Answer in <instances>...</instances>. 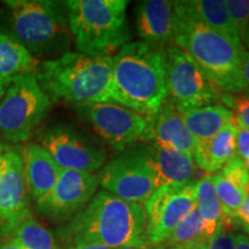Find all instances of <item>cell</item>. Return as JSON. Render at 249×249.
Returning <instances> with one entry per match:
<instances>
[{"instance_id": "19", "label": "cell", "mask_w": 249, "mask_h": 249, "mask_svg": "<svg viewBox=\"0 0 249 249\" xmlns=\"http://www.w3.org/2000/svg\"><path fill=\"white\" fill-rule=\"evenodd\" d=\"M150 150L157 189L170 183L191 181L197 166L192 156L155 144L150 145Z\"/></svg>"}, {"instance_id": "13", "label": "cell", "mask_w": 249, "mask_h": 249, "mask_svg": "<svg viewBox=\"0 0 249 249\" xmlns=\"http://www.w3.org/2000/svg\"><path fill=\"white\" fill-rule=\"evenodd\" d=\"M38 142L61 170L92 173L101 170L107 160L104 148L67 124H53L40 130Z\"/></svg>"}, {"instance_id": "3", "label": "cell", "mask_w": 249, "mask_h": 249, "mask_svg": "<svg viewBox=\"0 0 249 249\" xmlns=\"http://www.w3.org/2000/svg\"><path fill=\"white\" fill-rule=\"evenodd\" d=\"M164 50L130 42L112 57V103L148 119L160 111L167 98Z\"/></svg>"}, {"instance_id": "8", "label": "cell", "mask_w": 249, "mask_h": 249, "mask_svg": "<svg viewBox=\"0 0 249 249\" xmlns=\"http://www.w3.org/2000/svg\"><path fill=\"white\" fill-rule=\"evenodd\" d=\"M98 185L124 201L144 203L157 185L151 164L150 145L127 148L102 166Z\"/></svg>"}, {"instance_id": "41", "label": "cell", "mask_w": 249, "mask_h": 249, "mask_svg": "<svg viewBox=\"0 0 249 249\" xmlns=\"http://www.w3.org/2000/svg\"><path fill=\"white\" fill-rule=\"evenodd\" d=\"M245 163H246V165H247V169L249 170V158H247V160H245Z\"/></svg>"}, {"instance_id": "29", "label": "cell", "mask_w": 249, "mask_h": 249, "mask_svg": "<svg viewBox=\"0 0 249 249\" xmlns=\"http://www.w3.org/2000/svg\"><path fill=\"white\" fill-rule=\"evenodd\" d=\"M220 174L223 177H225L226 179H229L230 181L234 182L235 185H238L239 187H241V188L247 191L249 170L247 169V165H246L245 160L241 157H239L238 155L235 157H233L223 167Z\"/></svg>"}, {"instance_id": "10", "label": "cell", "mask_w": 249, "mask_h": 249, "mask_svg": "<svg viewBox=\"0 0 249 249\" xmlns=\"http://www.w3.org/2000/svg\"><path fill=\"white\" fill-rule=\"evenodd\" d=\"M21 148L0 143V240L11 239L33 216Z\"/></svg>"}, {"instance_id": "43", "label": "cell", "mask_w": 249, "mask_h": 249, "mask_svg": "<svg viewBox=\"0 0 249 249\" xmlns=\"http://www.w3.org/2000/svg\"><path fill=\"white\" fill-rule=\"evenodd\" d=\"M248 96H249V95H248Z\"/></svg>"}, {"instance_id": "35", "label": "cell", "mask_w": 249, "mask_h": 249, "mask_svg": "<svg viewBox=\"0 0 249 249\" xmlns=\"http://www.w3.org/2000/svg\"><path fill=\"white\" fill-rule=\"evenodd\" d=\"M0 249H23L18 246L13 239H7V240H0Z\"/></svg>"}, {"instance_id": "7", "label": "cell", "mask_w": 249, "mask_h": 249, "mask_svg": "<svg viewBox=\"0 0 249 249\" xmlns=\"http://www.w3.org/2000/svg\"><path fill=\"white\" fill-rule=\"evenodd\" d=\"M51 107V98L34 74L18 75L9 82L0 99V135L18 144L27 142Z\"/></svg>"}, {"instance_id": "28", "label": "cell", "mask_w": 249, "mask_h": 249, "mask_svg": "<svg viewBox=\"0 0 249 249\" xmlns=\"http://www.w3.org/2000/svg\"><path fill=\"white\" fill-rule=\"evenodd\" d=\"M225 4L233 27L241 40L249 24V0H226Z\"/></svg>"}, {"instance_id": "4", "label": "cell", "mask_w": 249, "mask_h": 249, "mask_svg": "<svg viewBox=\"0 0 249 249\" xmlns=\"http://www.w3.org/2000/svg\"><path fill=\"white\" fill-rule=\"evenodd\" d=\"M34 75L52 99L74 105L112 102V55L70 51L39 61Z\"/></svg>"}, {"instance_id": "34", "label": "cell", "mask_w": 249, "mask_h": 249, "mask_svg": "<svg viewBox=\"0 0 249 249\" xmlns=\"http://www.w3.org/2000/svg\"><path fill=\"white\" fill-rule=\"evenodd\" d=\"M234 249H249V236L245 234H235Z\"/></svg>"}, {"instance_id": "21", "label": "cell", "mask_w": 249, "mask_h": 249, "mask_svg": "<svg viewBox=\"0 0 249 249\" xmlns=\"http://www.w3.org/2000/svg\"><path fill=\"white\" fill-rule=\"evenodd\" d=\"M178 110L187 129L196 141L213 138L227 124H233L232 111L223 104Z\"/></svg>"}, {"instance_id": "11", "label": "cell", "mask_w": 249, "mask_h": 249, "mask_svg": "<svg viewBox=\"0 0 249 249\" xmlns=\"http://www.w3.org/2000/svg\"><path fill=\"white\" fill-rule=\"evenodd\" d=\"M143 207L147 214V242L158 247L196 208V182L161 186L152 193Z\"/></svg>"}, {"instance_id": "27", "label": "cell", "mask_w": 249, "mask_h": 249, "mask_svg": "<svg viewBox=\"0 0 249 249\" xmlns=\"http://www.w3.org/2000/svg\"><path fill=\"white\" fill-rule=\"evenodd\" d=\"M220 101L232 111L233 124L236 128L249 129V96L223 93Z\"/></svg>"}, {"instance_id": "40", "label": "cell", "mask_w": 249, "mask_h": 249, "mask_svg": "<svg viewBox=\"0 0 249 249\" xmlns=\"http://www.w3.org/2000/svg\"><path fill=\"white\" fill-rule=\"evenodd\" d=\"M244 230L246 231V233H248L249 234V225H244Z\"/></svg>"}, {"instance_id": "18", "label": "cell", "mask_w": 249, "mask_h": 249, "mask_svg": "<svg viewBox=\"0 0 249 249\" xmlns=\"http://www.w3.org/2000/svg\"><path fill=\"white\" fill-rule=\"evenodd\" d=\"M236 156V127L227 124L213 138L196 141L194 160L201 170L213 173Z\"/></svg>"}, {"instance_id": "39", "label": "cell", "mask_w": 249, "mask_h": 249, "mask_svg": "<svg viewBox=\"0 0 249 249\" xmlns=\"http://www.w3.org/2000/svg\"><path fill=\"white\" fill-rule=\"evenodd\" d=\"M6 88H7V86L4 85V83L0 81V99H1L2 96H4V93L6 91Z\"/></svg>"}, {"instance_id": "17", "label": "cell", "mask_w": 249, "mask_h": 249, "mask_svg": "<svg viewBox=\"0 0 249 249\" xmlns=\"http://www.w3.org/2000/svg\"><path fill=\"white\" fill-rule=\"evenodd\" d=\"M21 154L30 200L36 203L53 188L62 170L38 143H28Z\"/></svg>"}, {"instance_id": "15", "label": "cell", "mask_w": 249, "mask_h": 249, "mask_svg": "<svg viewBox=\"0 0 249 249\" xmlns=\"http://www.w3.org/2000/svg\"><path fill=\"white\" fill-rule=\"evenodd\" d=\"M142 141L181 151L194 158L196 140L187 129L178 107L170 98H166L154 117L149 118Z\"/></svg>"}, {"instance_id": "23", "label": "cell", "mask_w": 249, "mask_h": 249, "mask_svg": "<svg viewBox=\"0 0 249 249\" xmlns=\"http://www.w3.org/2000/svg\"><path fill=\"white\" fill-rule=\"evenodd\" d=\"M182 2L197 20L208 27L234 38H239L224 0H189Z\"/></svg>"}, {"instance_id": "14", "label": "cell", "mask_w": 249, "mask_h": 249, "mask_svg": "<svg viewBox=\"0 0 249 249\" xmlns=\"http://www.w3.org/2000/svg\"><path fill=\"white\" fill-rule=\"evenodd\" d=\"M97 187V176L93 173L62 170L53 188L36 202L35 210L51 222H70L91 201Z\"/></svg>"}, {"instance_id": "38", "label": "cell", "mask_w": 249, "mask_h": 249, "mask_svg": "<svg viewBox=\"0 0 249 249\" xmlns=\"http://www.w3.org/2000/svg\"><path fill=\"white\" fill-rule=\"evenodd\" d=\"M241 42H244L245 44H246V46H247V48L249 49V24H248L247 29H246V31H245L244 36H242Z\"/></svg>"}, {"instance_id": "25", "label": "cell", "mask_w": 249, "mask_h": 249, "mask_svg": "<svg viewBox=\"0 0 249 249\" xmlns=\"http://www.w3.org/2000/svg\"><path fill=\"white\" fill-rule=\"evenodd\" d=\"M210 239L205 233L203 222L195 208L178 226L174 229L167 240L160 245L161 248H173L178 246L194 245V244H208ZM160 247V246H158Z\"/></svg>"}, {"instance_id": "6", "label": "cell", "mask_w": 249, "mask_h": 249, "mask_svg": "<svg viewBox=\"0 0 249 249\" xmlns=\"http://www.w3.org/2000/svg\"><path fill=\"white\" fill-rule=\"evenodd\" d=\"M127 0L65 1L73 42L77 52L107 54L130 43Z\"/></svg>"}, {"instance_id": "31", "label": "cell", "mask_w": 249, "mask_h": 249, "mask_svg": "<svg viewBox=\"0 0 249 249\" xmlns=\"http://www.w3.org/2000/svg\"><path fill=\"white\" fill-rule=\"evenodd\" d=\"M236 155L244 160L249 158V129L236 128Z\"/></svg>"}, {"instance_id": "24", "label": "cell", "mask_w": 249, "mask_h": 249, "mask_svg": "<svg viewBox=\"0 0 249 249\" xmlns=\"http://www.w3.org/2000/svg\"><path fill=\"white\" fill-rule=\"evenodd\" d=\"M11 239L23 249H61L53 233L33 216L18 227Z\"/></svg>"}, {"instance_id": "37", "label": "cell", "mask_w": 249, "mask_h": 249, "mask_svg": "<svg viewBox=\"0 0 249 249\" xmlns=\"http://www.w3.org/2000/svg\"><path fill=\"white\" fill-rule=\"evenodd\" d=\"M207 244H194V245H186V246H178L169 249H205Z\"/></svg>"}, {"instance_id": "20", "label": "cell", "mask_w": 249, "mask_h": 249, "mask_svg": "<svg viewBox=\"0 0 249 249\" xmlns=\"http://www.w3.org/2000/svg\"><path fill=\"white\" fill-rule=\"evenodd\" d=\"M196 208L209 239L229 231L235 225V220H232L224 213L214 189L213 176H205L196 182Z\"/></svg>"}, {"instance_id": "26", "label": "cell", "mask_w": 249, "mask_h": 249, "mask_svg": "<svg viewBox=\"0 0 249 249\" xmlns=\"http://www.w3.org/2000/svg\"><path fill=\"white\" fill-rule=\"evenodd\" d=\"M213 181L224 213L232 220H235V222L239 220L236 213L247 197V191L235 185L234 182L230 181L220 173L213 176Z\"/></svg>"}, {"instance_id": "33", "label": "cell", "mask_w": 249, "mask_h": 249, "mask_svg": "<svg viewBox=\"0 0 249 249\" xmlns=\"http://www.w3.org/2000/svg\"><path fill=\"white\" fill-rule=\"evenodd\" d=\"M236 214H238L239 220L244 222V225H249V194L246 197L244 203L241 204V207L239 208Z\"/></svg>"}, {"instance_id": "9", "label": "cell", "mask_w": 249, "mask_h": 249, "mask_svg": "<svg viewBox=\"0 0 249 249\" xmlns=\"http://www.w3.org/2000/svg\"><path fill=\"white\" fill-rule=\"evenodd\" d=\"M164 52L167 97L177 107H202L219 101L222 90L186 52L176 45H169Z\"/></svg>"}, {"instance_id": "16", "label": "cell", "mask_w": 249, "mask_h": 249, "mask_svg": "<svg viewBox=\"0 0 249 249\" xmlns=\"http://www.w3.org/2000/svg\"><path fill=\"white\" fill-rule=\"evenodd\" d=\"M135 27L143 43L165 49L172 42L173 1L147 0L135 7Z\"/></svg>"}, {"instance_id": "1", "label": "cell", "mask_w": 249, "mask_h": 249, "mask_svg": "<svg viewBox=\"0 0 249 249\" xmlns=\"http://www.w3.org/2000/svg\"><path fill=\"white\" fill-rule=\"evenodd\" d=\"M145 232L143 204L124 201L103 189L81 213L59 227L57 236L67 247L101 245L111 249H143L149 247Z\"/></svg>"}, {"instance_id": "30", "label": "cell", "mask_w": 249, "mask_h": 249, "mask_svg": "<svg viewBox=\"0 0 249 249\" xmlns=\"http://www.w3.org/2000/svg\"><path fill=\"white\" fill-rule=\"evenodd\" d=\"M234 238L232 232H222L208 241L205 249H234Z\"/></svg>"}, {"instance_id": "32", "label": "cell", "mask_w": 249, "mask_h": 249, "mask_svg": "<svg viewBox=\"0 0 249 249\" xmlns=\"http://www.w3.org/2000/svg\"><path fill=\"white\" fill-rule=\"evenodd\" d=\"M248 92L249 95V52L246 54V58L241 68V80H240V92Z\"/></svg>"}, {"instance_id": "12", "label": "cell", "mask_w": 249, "mask_h": 249, "mask_svg": "<svg viewBox=\"0 0 249 249\" xmlns=\"http://www.w3.org/2000/svg\"><path fill=\"white\" fill-rule=\"evenodd\" d=\"M75 110L98 138L114 150H126L142 140L148 128V118L117 103H87L75 105Z\"/></svg>"}, {"instance_id": "42", "label": "cell", "mask_w": 249, "mask_h": 249, "mask_svg": "<svg viewBox=\"0 0 249 249\" xmlns=\"http://www.w3.org/2000/svg\"><path fill=\"white\" fill-rule=\"evenodd\" d=\"M247 193L249 194V178H248V183H247Z\"/></svg>"}, {"instance_id": "2", "label": "cell", "mask_w": 249, "mask_h": 249, "mask_svg": "<svg viewBox=\"0 0 249 249\" xmlns=\"http://www.w3.org/2000/svg\"><path fill=\"white\" fill-rule=\"evenodd\" d=\"M172 42L194 60L220 90L240 92L241 68L247 54L241 40L208 27L182 1H173Z\"/></svg>"}, {"instance_id": "5", "label": "cell", "mask_w": 249, "mask_h": 249, "mask_svg": "<svg viewBox=\"0 0 249 249\" xmlns=\"http://www.w3.org/2000/svg\"><path fill=\"white\" fill-rule=\"evenodd\" d=\"M12 30L36 59L53 60L70 52L73 36L64 2L50 0H7Z\"/></svg>"}, {"instance_id": "36", "label": "cell", "mask_w": 249, "mask_h": 249, "mask_svg": "<svg viewBox=\"0 0 249 249\" xmlns=\"http://www.w3.org/2000/svg\"><path fill=\"white\" fill-rule=\"evenodd\" d=\"M67 249H111L105 247V246L101 245H76L71 246V247H67Z\"/></svg>"}, {"instance_id": "22", "label": "cell", "mask_w": 249, "mask_h": 249, "mask_svg": "<svg viewBox=\"0 0 249 249\" xmlns=\"http://www.w3.org/2000/svg\"><path fill=\"white\" fill-rule=\"evenodd\" d=\"M38 62L14 37L0 34V81L4 85L22 74H34Z\"/></svg>"}]
</instances>
